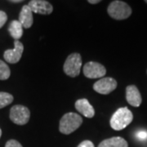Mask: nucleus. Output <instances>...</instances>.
Masks as SVG:
<instances>
[{"instance_id":"nucleus-1","label":"nucleus","mask_w":147,"mask_h":147,"mask_svg":"<svg viewBox=\"0 0 147 147\" xmlns=\"http://www.w3.org/2000/svg\"><path fill=\"white\" fill-rule=\"evenodd\" d=\"M133 120V115L127 107H121L116 110L110 119V126L116 130L120 131L128 126Z\"/></svg>"},{"instance_id":"nucleus-2","label":"nucleus","mask_w":147,"mask_h":147,"mask_svg":"<svg viewBox=\"0 0 147 147\" xmlns=\"http://www.w3.org/2000/svg\"><path fill=\"white\" fill-rule=\"evenodd\" d=\"M83 123L82 117L76 113H67L60 120L59 130L61 133L69 135L77 130Z\"/></svg>"},{"instance_id":"nucleus-3","label":"nucleus","mask_w":147,"mask_h":147,"mask_svg":"<svg viewBox=\"0 0 147 147\" xmlns=\"http://www.w3.org/2000/svg\"><path fill=\"white\" fill-rule=\"evenodd\" d=\"M131 8L125 2L115 0L110 3L107 8V12L113 19L125 20L131 16Z\"/></svg>"},{"instance_id":"nucleus-4","label":"nucleus","mask_w":147,"mask_h":147,"mask_svg":"<svg viewBox=\"0 0 147 147\" xmlns=\"http://www.w3.org/2000/svg\"><path fill=\"white\" fill-rule=\"evenodd\" d=\"M82 67V57L79 53H72L66 58L64 64V72L69 77L75 78L80 74Z\"/></svg>"},{"instance_id":"nucleus-5","label":"nucleus","mask_w":147,"mask_h":147,"mask_svg":"<svg viewBox=\"0 0 147 147\" xmlns=\"http://www.w3.org/2000/svg\"><path fill=\"white\" fill-rule=\"evenodd\" d=\"M10 119L17 125H25L30 120V111L21 105H16L11 107L10 110Z\"/></svg>"},{"instance_id":"nucleus-6","label":"nucleus","mask_w":147,"mask_h":147,"mask_svg":"<svg viewBox=\"0 0 147 147\" xmlns=\"http://www.w3.org/2000/svg\"><path fill=\"white\" fill-rule=\"evenodd\" d=\"M84 74L87 78H89V79L101 78L105 75L106 69L103 65L98 62L89 61L84 65Z\"/></svg>"},{"instance_id":"nucleus-7","label":"nucleus","mask_w":147,"mask_h":147,"mask_svg":"<svg viewBox=\"0 0 147 147\" xmlns=\"http://www.w3.org/2000/svg\"><path fill=\"white\" fill-rule=\"evenodd\" d=\"M117 85L118 84L115 79L107 77L96 82L93 85V89L100 94L107 95L115 91L117 88Z\"/></svg>"},{"instance_id":"nucleus-8","label":"nucleus","mask_w":147,"mask_h":147,"mask_svg":"<svg viewBox=\"0 0 147 147\" xmlns=\"http://www.w3.org/2000/svg\"><path fill=\"white\" fill-rule=\"evenodd\" d=\"M23 52H24V46L22 42H20L19 40H15L14 48L6 50L3 54V57L7 62L16 64L21 60Z\"/></svg>"},{"instance_id":"nucleus-9","label":"nucleus","mask_w":147,"mask_h":147,"mask_svg":"<svg viewBox=\"0 0 147 147\" xmlns=\"http://www.w3.org/2000/svg\"><path fill=\"white\" fill-rule=\"evenodd\" d=\"M28 6L32 12L41 15H49L53 11V5L45 0H31L29 2Z\"/></svg>"},{"instance_id":"nucleus-10","label":"nucleus","mask_w":147,"mask_h":147,"mask_svg":"<svg viewBox=\"0 0 147 147\" xmlns=\"http://www.w3.org/2000/svg\"><path fill=\"white\" fill-rule=\"evenodd\" d=\"M126 100L129 105L134 107H139L142 104V95L135 85H129L126 88Z\"/></svg>"},{"instance_id":"nucleus-11","label":"nucleus","mask_w":147,"mask_h":147,"mask_svg":"<svg viewBox=\"0 0 147 147\" xmlns=\"http://www.w3.org/2000/svg\"><path fill=\"white\" fill-rule=\"evenodd\" d=\"M74 106L80 114L87 118H92L95 115L94 108L87 99H79L75 102Z\"/></svg>"},{"instance_id":"nucleus-12","label":"nucleus","mask_w":147,"mask_h":147,"mask_svg":"<svg viewBox=\"0 0 147 147\" xmlns=\"http://www.w3.org/2000/svg\"><path fill=\"white\" fill-rule=\"evenodd\" d=\"M22 26L26 29H29L32 26L34 23V18H33V12L30 7L28 5H24L21 8V12L19 14V20Z\"/></svg>"},{"instance_id":"nucleus-13","label":"nucleus","mask_w":147,"mask_h":147,"mask_svg":"<svg viewBox=\"0 0 147 147\" xmlns=\"http://www.w3.org/2000/svg\"><path fill=\"white\" fill-rule=\"evenodd\" d=\"M98 147H128V144L123 137H114L102 141Z\"/></svg>"},{"instance_id":"nucleus-14","label":"nucleus","mask_w":147,"mask_h":147,"mask_svg":"<svg viewBox=\"0 0 147 147\" xmlns=\"http://www.w3.org/2000/svg\"><path fill=\"white\" fill-rule=\"evenodd\" d=\"M8 31L15 40H19L23 35V26L19 21H12L9 25Z\"/></svg>"},{"instance_id":"nucleus-15","label":"nucleus","mask_w":147,"mask_h":147,"mask_svg":"<svg viewBox=\"0 0 147 147\" xmlns=\"http://www.w3.org/2000/svg\"><path fill=\"white\" fill-rule=\"evenodd\" d=\"M12 95L4 92H0V109L4 108L7 105H10L13 101Z\"/></svg>"},{"instance_id":"nucleus-16","label":"nucleus","mask_w":147,"mask_h":147,"mask_svg":"<svg viewBox=\"0 0 147 147\" xmlns=\"http://www.w3.org/2000/svg\"><path fill=\"white\" fill-rule=\"evenodd\" d=\"M10 75V68L5 62L0 60V80H6L9 79Z\"/></svg>"},{"instance_id":"nucleus-17","label":"nucleus","mask_w":147,"mask_h":147,"mask_svg":"<svg viewBox=\"0 0 147 147\" xmlns=\"http://www.w3.org/2000/svg\"><path fill=\"white\" fill-rule=\"evenodd\" d=\"M7 21V16L5 11H0V29L5 25V23Z\"/></svg>"},{"instance_id":"nucleus-18","label":"nucleus","mask_w":147,"mask_h":147,"mask_svg":"<svg viewBox=\"0 0 147 147\" xmlns=\"http://www.w3.org/2000/svg\"><path fill=\"white\" fill-rule=\"evenodd\" d=\"M5 147H23L19 142L16 140H9L6 143Z\"/></svg>"},{"instance_id":"nucleus-19","label":"nucleus","mask_w":147,"mask_h":147,"mask_svg":"<svg viewBox=\"0 0 147 147\" xmlns=\"http://www.w3.org/2000/svg\"><path fill=\"white\" fill-rule=\"evenodd\" d=\"M137 138L140 141H146L147 140V131L142 130L137 132Z\"/></svg>"},{"instance_id":"nucleus-20","label":"nucleus","mask_w":147,"mask_h":147,"mask_svg":"<svg viewBox=\"0 0 147 147\" xmlns=\"http://www.w3.org/2000/svg\"><path fill=\"white\" fill-rule=\"evenodd\" d=\"M78 147H95V146H94V144L91 142V141L87 140V141H84V142H81L79 146H78Z\"/></svg>"},{"instance_id":"nucleus-21","label":"nucleus","mask_w":147,"mask_h":147,"mask_svg":"<svg viewBox=\"0 0 147 147\" xmlns=\"http://www.w3.org/2000/svg\"><path fill=\"white\" fill-rule=\"evenodd\" d=\"M88 3L91 4H96L100 3V0H88Z\"/></svg>"},{"instance_id":"nucleus-22","label":"nucleus","mask_w":147,"mask_h":147,"mask_svg":"<svg viewBox=\"0 0 147 147\" xmlns=\"http://www.w3.org/2000/svg\"><path fill=\"white\" fill-rule=\"evenodd\" d=\"M11 3H21L22 2V0H11L10 1Z\"/></svg>"},{"instance_id":"nucleus-23","label":"nucleus","mask_w":147,"mask_h":147,"mask_svg":"<svg viewBox=\"0 0 147 147\" xmlns=\"http://www.w3.org/2000/svg\"><path fill=\"white\" fill-rule=\"evenodd\" d=\"M2 136V130H1V128H0V137Z\"/></svg>"},{"instance_id":"nucleus-24","label":"nucleus","mask_w":147,"mask_h":147,"mask_svg":"<svg viewBox=\"0 0 147 147\" xmlns=\"http://www.w3.org/2000/svg\"><path fill=\"white\" fill-rule=\"evenodd\" d=\"M145 3H147V0H146V1H145Z\"/></svg>"},{"instance_id":"nucleus-25","label":"nucleus","mask_w":147,"mask_h":147,"mask_svg":"<svg viewBox=\"0 0 147 147\" xmlns=\"http://www.w3.org/2000/svg\"><path fill=\"white\" fill-rule=\"evenodd\" d=\"M146 73H147V70H146Z\"/></svg>"}]
</instances>
